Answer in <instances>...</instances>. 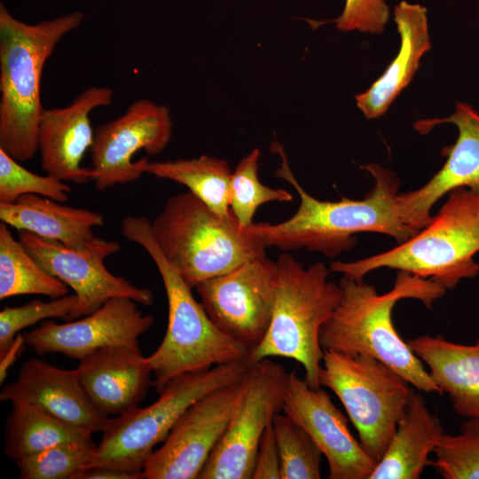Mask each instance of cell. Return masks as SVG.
I'll use <instances>...</instances> for the list:
<instances>
[{"label":"cell","instance_id":"31","mask_svg":"<svg viewBox=\"0 0 479 479\" xmlns=\"http://www.w3.org/2000/svg\"><path fill=\"white\" fill-rule=\"evenodd\" d=\"M83 316H86V311L76 294L49 302L35 299L20 306H5L0 311V354L8 349L16 335L26 327L47 319L72 321Z\"/></svg>","mask_w":479,"mask_h":479},{"label":"cell","instance_id":"9","mask_svg":"<svg viewBox=\"0 0 479 479\" xmlns=\"http://www.w3.org/2000/svg\"><path fill=\"white\" fill-rule=\"evenodd\" d=\"M322 363L320 386L337 396L357 431L362 447L379 462L414 387L371 357L324 349Z\"/></svg>","mask_w":479,"mask_h":479},{"label":"cell","instance_id":"24","mask_svg":"<svg viewBox=\"0 0 479 479\" xmlns=\"http://www.w3.org/2000/svg\"><path fill=\"white\" fill-rule=\"evenodd\" d=\"M444 434L436 416L428 410L425 398L412 389L393 437L370 479H418L429 465Z\"/></svg>","mask_w":479,"mask_h":479},{"label":"cell","instance_id":"23","mask_svg":"<svg viewBox=\"0 0 479 479\" xmlns=\"http://www.w3.org/2000/svg\"><path fill=\"white\" fill-rule=\"evenodd\" d=\"M407 344L428 368V373L447 394L455 412L466 418L479 417V339L465 345L442 335H422Z\"/></svg>","mask_w":479,"mask_h":479},{"label":"cell","instance_id":"8","mask_svg":"<svg viewBox=\"0 0 479 479\" xmlns=\"http://www.w3.org/2000/svg\"><path fill=\"white\" fill-rule=\"evenodd\" d=\"M251 364L229 363L180 375L164 386L153 404L109 418L89 467L143 472L149 456L185 411L205 395L240 381Z\"/></svg>","mask_w":479,"mask_h":479},{"label":"cell","instance_id":"18","mask_svg":"<svg viewBox=\"0 0 479 479\" xmlns=\"http://www.w3.org/2000/svg\"><path fill=\"white\" fill-rule=\"evenodd\" d=\"M113 99L111 88L90 86L66 106L43 109L37 128V152L46 174L76 185L91 181L90 168L81 165L94 139L90 114L109 106Z\"/></svg>","mask_w":479,"mask_h":479},{"label":"cell","instance_id":"2","mask_svg":"<svg viewBox=\"0 0 479 479\" xmlns=\"http://www.w3.org/2000/svg\"><path fill=\"white\" fill-rule=\"evenodd\" d=\"M340 301L323 325L319 342L323 349L373 357L397 372L412 387L425 393L441 390L396 330L392 311L402 299H417L431 308L446 290L431 279L397 271L392 289L380 294L376 287L342 275Z\"/></svg>","mask_w":479,"mask_h":479},{"label":"cell","instance_id":"1","mask_svg":"<svg viewBox=\"0 0 479 479\" xmlns=\"http://www.w3.org/2000/svg\"><path fill=\"white\" fill-rule=\"evenodd\" d=\"M271 149L280 158L275 176L294 187L300 205L296 213L284 222L254 223L245 228L265 247L285 251L305 248L333 257L353 248L357 233L386 234L398 244L417 233L401 216L397 203L400 181L393 171L375 163L360 166L374 179L373 187L362 200H319L297 181L283 146L275 141Z\"/></svg>","mask_w":479,"mask_h":479},{"label":"cell","instance_id":"4","mask_svg":"<svg viewBox=\"0 0 479 479\" xmlns=\"http://www.w3.org/2000/svg\"><path fill=\"white\" fill-rule=\"evenodd\" d=\"M83 20L84 14L75 11L29 24L0 4V149L18 161L37 153L44 66L62 38Z\"/></svg>","mask_w":479,"mask_h":479},{"label":"cell","instance_id":"13","mask_svg":"<svg viewBox=\"0 0 479 479\" xmlns=\"http://www.w3.org/2000/svg\"><path fill=\"white\" fill-rule=\"evenodd\" d=\"M242 379L205 395L185 411L147 459L143 468L145 479H198L226 430Z\"/></svg>","mask_w":479,"mask_h":479},{"label":"cell","instance_id":"29","mask_svg":"<svg viewBox=\"0 0 479 479\" xmlns=\"http://www.w3.org/2000/svg\"><path fill=\"white\" fill-rule=\"evenodd\" d=\"M281 479H320L322 452L306 430L286 413L272 420Z\"/></svg>","mask_w":479,"mask_h":479},{"label":"cell","instance_id":"35","mask_svg":"<svg viewBox=\"0 0 479 479\" xmlns=\"http://www.w3.org/2000/svg\"><path fill=\"white\" fill-rule=\"evenodd\" d=\"M252 479H281L280 459L272 422L266 428L261 438Z\"/></svg>","mask_w":479,"mask_h":479},{"label":"cell","instance_id":"21","mask_svg":"<svg viewBox=\"0 0 479 479\" xmlns=\"http://www.w3.org/2000/svg\"><path fill=\"white\" fill-rule=\"evenodd\" d=\"M400 35L399 51L383 74L355 96L357 106L368 120L383 115L419 69L421 57L431 48L427 8L401 1L394 8Z\"/></svg>","mask_w":479,"mask_h":479},{"label":"cell","instance_id":"27","mask_svg":"<svg viewBox=\"0 0 479 479\" xmlns=\"http://www.w3.org/2000/svg\"><path fill=\"white\" fill-rule=\"evenodd\" d=\"M67 286L50 275L16 240L8 225L0 224V299L43 294L51 299L67 295Z\"/></svg>","mask_w":479,"mask_h":479},{"label":"cell","instance_id":"7","mask_svg":"<svg viewBox=\"0 0 479 479\" xmlns=\"http://www.w3.org/2000/svg\"><path fill=\"white\" fill-rule=\"evenodd\" d=\"M151 229L163 255L191 288L266 256V247L232 214L217 215L189 191L170 196Z\"/></svg>","mask_w":479,"mask_h":479},{"label":"cell","instance_id":"28","mask_svg":"<svg viewBox=\"0 0 479 479\" xmlns=\"http://www.w3.org/2000/svg\"><path fill=\"white\" fill-rule=\"evenodd\" d=\"M260 156L259 149H253L239 162L230 179V210L242 229L254 224L255 214L260 206L270 201L293 200L289 192L262 184L258 177Z\"/></svg>","mask_w":479,"mask_h":479},{"label":"cell","instance_id":"30","mask_svg":"<svg viewBox=\"0 0 479 479\" xmlns=\"http://www.w3.org/2000/svg\"><path fill=\"white\" fill-rule=\"evenodd\" d=\"M429 465L444 479H479V417L459 425V433H444Z\"/></svg>","mask_w":479,"mask_h":479},{"label":"cell","instance_id":"12","mask_svg":"<svg viewBox=\"0 0 479 479\" xmlns=\"http://www.w3.org/2000/svg\"><path fill=\"white\" fill-rule=\"evenodd\" d=\"M276 282V262L264 256L201 281L194 289L215 325L252 351L269 328Z\"/></svg>","mask_w":479,"mask_h":479},{"label":"cell","instance_id":"22","mask_svg":"<svg viewBox=\"0 0 479 479\" xmlns=\"http://www.w3.org/2000/svg\"><path fill=\"white\" fill-rule=\"evenodd\" d=\"M0 220L18 231L56 240L75 249H88L100 239L93 228L104 224L103 216L73 208L35 194H24L14 203L0 202Z\"/></svg>","mask_w":479,"mask_h":479},{"label":"cell","instance_id":"10","mask_svg":"<svg viewBox=\"0 0 479 479\" xmlns=\"http://www.w3.org/2000/svg\"><path fill=\"white\" fill-rule=\"evenodd\" d=\"M288 374L271 358L250 365L226 430L198 479L252 478L263 434L282 411Z\"/></svg>","mask_w":479,"mask_h":479},{"label":"cell","instance_id":"17","mask_svg":"<svg viewBox=\"0 0 479 479\" xmlns=\"http://www.w3.org/2000/svg\"><path fill=\"white\" fill-rule=\"evenodd\" d=\"M444 122L454 124L459 132L455 143L442 151L444 164L420 188L397 196L402 218L416 232L430 222L432 208L451 191L459 187L479 191V113L470 105L458 102L451 116L420 120L414 128L427 134Z\"/></svg>","mask_w":479,"mask_h":479},{"label":"cell","instance_id":"3","mask_svg":"<svg viewBox=\"0 0 479 479\" xmlns=\"http://www.w3.org/2000/svg\"><path fill=\"white\" fill-rule=\"evenodd\" d=\"M122 234L140 245L161 277L168 300V326L158 348L148 357L152 387L160 392L171 380L216 365L250 361L251 349L222 332L156 243L151 221L142 216L122 219Z\"/></svg>","mask_w":479,"mask_h":479},{"label":"cell","instance_id":"34","mask_svg":"<svg viewBox=\"0 0 479 479\" xmlns=\"http://www.w3.org/2000/svg\"><path fill=\"white\" fill-rule=\"evenodd\" d=\"M389 19L384 0H346L342 12L331 20L342 32L381 34Z\"/></svg>","mask_w":479,"mask_h":479},{"label":"cell","instance_id":"36","mask_svg":"<svg viewBox=\"0 0 479 479\" xmlns=\"http://www.w3.org/2000/svg\"><path fill=\"white\" fill-rule=\"evenodd\" d=\"M75 479H145L144 473H131L105 466L85 468Z\"/></svg>","mask_w":479,"mask_h":479},{"label":"cell","instance_id":"5","mask_svg":"<svg viewBox=\"0 0 479 479\" xmlns=\"http://www.w3.org/2000/svg\"><path fill=\"white\" fill-rule=\"evenodd\" d=\"M479 191L459 187L447 194L430 222L395 247L352 261H335L331 271L362 280L372 271L389 268L431 279L446 291L479 274Z\"/></svg>","mask_w":479,"mask_h":479},{"label":"cell","instance_id":"20","mask_svg":"<svg viewBox=\"0 0 479 479\" xmlns=\"http://www.w3.org/2000/svg\"><path fill=\"white\" fill-rule=\"evenodd\" d=\"M80 379L96 406L119 416L138 406L152 387V371L139 348L114 345L79 360Z\"/></svg>","mask_w":479,"mask_h":479},{"label":"cell","instance_id":"14","mask_svg":"<svg viewBox=\"0 0 479 479\" xmlns=\"http://www.w3.org/2000/svg\"><path fill=\"white\" fill-rule=\"evenodd\" d=\"M19 240L45 271L75 291L86 315L114 297L130 298L144 306L153 304L154 296L149 288L138 287L106 267L105 259L121 249L116 240L100 238L93 247L83 250L27 231H19Z\"/></svg>","mask_w":479,"mask_h":479},{"label":"cell","instance_id":"37","mask_svg":"<svg viewBox=\"0 0 479 479\" xmlns=\"http://www.w3.org/2000/svg\"><path fill=\"white\" fill-rule=\"evenodd\" d=\"M26 343L23 334H18L8 349L0 354V382L3 383L7 375L8 370L16 362L17 358L23 353Z\"/></svg>","mask_w":479,"mask_h":479},{"label":"cell","instance_id":"26","mask_svg":"<svg viewBox=\"0 0 479 479\" xmlns=\"http://www.w3.org/2000/svg\"><path fill=\"white\" fill-rule=\"evenodd\" d=\"M145 174L185 185L221 216L232 215L229 206L231 169L225 160L208 155L149 161Z\"/></svg>","mask_w":479,"mask_h":479},{"label":"cell","instance_id":"25","mask_svg":"<svg viewBox=\"0 0 479 479\" xmlns=\"http://www.w3.org/2000/svg\"><path fill=\"white\" fill-rule=\"evenodd\" d=\"M5 427L4 452L17 459L61 444L96 445L92 433L26 403L12 404Z\"/></svg>","mask_w":479,"mask_h":479},{"label":"cell","instance_id":"11","mask_svg":"<svg viewBox=\"0 0 479 479\" xmlns=\"http://www.w3.org/2000/svg\"><path fill=\"white\" fill-rule=\"evenodd\" d=\"M171 136L169 107L148 98L135 100L122 114L98 125L90 149L95 188L137 180L145 174L149 156L161 153Z\"/></svg>","mask_w":479,"mask_h":479},{"label":"cell","instance_id":"19","mask_svg":"<svg viewBox=\"0 0 479 479\" xmlns=\"http://www.w3.org/2000/svg\"><path fill=\"white\" fill-rule=\"evenodd\" d=\"M2 402L26 403L90 432L102 433L109 416L87 393L77 369L67 370L31 358L12 383L3 387Z\"/></svg>","mask_w":479,"mask_h":479},{"label":"cell","instance_id":"15","mask_svg":"<svg viewBox=\"0 0 479 479\" xmlns=\"http://www.w3.org/2000/svg\"><path fill=\"white\" fill-rule=\"evenodd\" d=\"M138 304L114 297L79 319L60 324L44 320L23 333L25 343L38 355L58 353L78 360L108 346L139 348L138 339L153 326L154 317L144 314Z\"/></svg>","mask_w":479,"mask_h":479},{"label":"cell","instance_id":"6","mask_svg":"<svg viewBox=\"0 0 479 479\" xmlns=\"http://www.w3.org/2000/svg\"><path fill=\"white\" fill-rule=\"evenodd\" d=\"M275 262L272 316L265 336L251 351L250 362L273 357L293 359L303 366L308 385L319 389L324 356L319 334L340 301V286L329 280L331 270L322 262L305 268L288 254Z\"/></svg>","mask_w":479,"mask_h":479},{"label":"cell","instance_id":"33","mask_svg":"<svg viewBox=\"0 0 479 479\" xmlns=\"http://www.w3.org/2000/svg\"><path fill=\"white\" fill-rule=\"evenodd\" d=\"M71 187L51 175H38L0 149V202L14 203L24 194H35L67 202Z\"/></svg>","mask_w":479,"mask_h":479},{"label":"cell","instance_id":"32","mask_svg":"<svg viewBox=\"0 0 479 479\" xmlns=\"http://www.w3.org/2000/svg\"><path fill=\"white\" fill-rule=\"evenodd\" d=\"M96 445L61 444L15 461L21 479H75L88 468Z\"/></svg>","mask_w":479,"mask_h":479},{"label":"cell","instance_id":"16","mask_svg":"<svg viewBox=\"0 0 479 479\" xmlns=\"http://www.w3.org/2000/svg\"><path fill=\"white\" fill-rule=\"evenodd\" d=\"M282 412L310 436L328 464L329 479H370L377 462L352 436L348 420L325 390L288 374Z\"/></svg>","mask_w":479,"mask_h":479}]
</instances>
